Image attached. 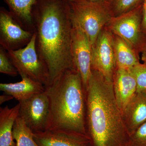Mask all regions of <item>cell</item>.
<instances>
[{
  "mask_svg": "<svg viewBox=\"0 0 146 146\" xmlns=\"http://www.w3.org/2000/svg\"><path fill=\"white\" fill-rule=\"evenodd\" d=\"M32 15L36 51L48 70L50 85L65 72L77 71L72 55L69 1L36 0Z\"/></svg>",
  "mask_w": 146,
  "mask_h": 146,
  "instance_id": "obj_1",
  "label": "cell"
},
{
  "mask_svg": "<svg viewBox=\"0 0 146 146\" xmlns=\"http://www.w3.org/2000/svg\"><path fill=\"white\" fill-rule=\"evenodd\" d=\"M36 37L34 32L30 41L25 48L8 51L7 53L21 78H29L46 86L49 84L48 72L37 53Z\"/></svg>",
  "mask_w": 146,
  "mask_h": 146,
  "instance_id": "obj_5",
  "label": "cell"
},
{
  "mask_svg": "<svg viewBox=\"0 0 146 146\" xmlns=\"http://www.w3.org/2000/svg\"><path fill=\"white\" fill-rule=\"evenodd\" d=\"M69 1L72 21L85 32L92 46L103 27L113 16L108 1Z\"/></svg>",
  "mask_w": 146,
  "mask_h": 146,
  "instance_id": "obj_4",
  "label": "cell"
},
{
  "mask_svg": "<svg viewBox=\"0 0 146 146\" xmlns=\"http://www.w3.org/2000/svg\"><path fill=\"white\" fill-rule=\"evenodd\" d=\"M20 107L19 103L12 108L8 106L0 108V146H16L12 131Z\"/></svg>",
  "mask_w": 146,
  "mask_h": 146,
  "instance_id": "obj_15",
  "label": "cell"
},
{
  "mask_svg": "<svg viewBox=\"0 0 146 146\" xmlns=\"http://www.w3.org/2000/svg\"><path fill=\"white\" fill-rule=\"evenodd\" d=\"M14 98L13 97L8 94H5L2 95L0 96V104H3L5 102L9 101Z\"/></svg>",
  "mask_w": 146,
  "mask_h": 146,
  "instance_id": "obj_24",
  "label": "cell"
},
{
  "mask_svg": "<svg viewBox=\"0 0 146 146\" xmlns=\"http://www.w3.org/2000/svg\"><path fill=\"white\" fill-rule=\"evenodd\" d=\"M113 83L115 98L122 112L136 93V78L130 70L117 68Z\"/></svg>",
  "mask_w": 146,
  "mask_h": 146,
  "instance_id": "obj_12",
  "label": "cell"
},
{
  "mask_svg": "<svg viewBox=\"0 0 146 146\" xmlns=\"http://www.w3.org/2000/svg\"><path fill=\"white\" fill-rule=\"evenodd\" d=\"M72 24V55L76 70L81 75L84 87L86 91L92 72V46L85 32L73 21Z\"/></svg>",
  "mask_w": 146,
  "mask_h": 146,
  "instance_id": "obj_9",
  "label": "cell"
},
{
  "mask_svg": "<svg viewBox=\"0 0 146 146\" xmlns=\"http://www.w3.org/2000/svg\"><path fill=\"white\" fill-rule=\"evenodd\" d=\"M86 97V129L92 146H129L130 135L117 103L113 82L92 69Z\"/></svg>",
  "mask_w": 146,
  "mask_h": 146,
  "instance_id": "obj_2",
  "label": "cell"
},
{
  "mask_svg": "<svg viewBox=\"0 0 146 146\" xmlns=\"http://www.w3.org/2000/svg\"><path fill=\"white\" fill-rule=\"evenodd\" d=\"M18 22L34 28L32 10L36 0H5Z\"/></svg>",
  "mask_w": 146,
  "mask_h": 146,
  "instance_id": "obj_17",
  "label": "cell"
},
{
  "mask_svg": "<svg viewBox=\"0 0 146 146\" xmlns=\"http://www.w3.org/2000/svg\"><path fill=\"white\" fill-rule=\"evenodd\" d=\"M142 4L127 13L112 16L108 23L111 32L123 39L133 48L146 49V35L142 30Z\"/></svg>",
  "mask_w": 146,
  "mask_h": 146,
  "instance_id": "obj_6",
  "label": "cell"
},
{
  "mask_svg": "<svg viewBox=\"0 0 146 146\" xmlns=\"http://www.w3.org/2000/svg\"><path fill=\"white\" fill-rule=\"evenodd\" d=\"M39 146H92L88 135L71 131L47 130L34 133Z\"/></svg>",
  "mask_w": 146,
  "mask_h": 146,
  "instance_id": "obj_11",
  "label": "cell"
},
{
  "mask_svg": "<svg viewBox=\"0 0 146 146\" xmlns=\"http://www.w3.org/2000/svg\"><path fill=\"white\" fill-rule=\"evenodd\" d=\"M45 87L49 102L46 130L71 131L88 135L86 91L80 73L67 71Z\"/></svg>",
  "mask_w": 146,
  "mask_h": 146,
  "instance_id": "obj_3",
  "label": "cell"
},
{
  "mask_svg": "<svg viewBox=\"0 0 146 146\" xmlns=\"http://www.w3.org/2000/svg\"><path fill=\"white\" fill-rule=\"evenodd\" d=\"M129 70L136 78V92H146V65L140 63Z\"/></svg>",
  "mask_w": 146,
  "mask_h": 146,
  "instance_id": "obj_20",
  "label": "cell"
},
{
  "mask_svg": "<svg viewBox=\"0 0 146 146\" xmlns=\"http://www.w3.org/2000/svg\"><path fill=\"white\" fill-rule=\"evenodd\" d=\"M129 146H146V122L130 135Z\"/></svg>",
  "mask_w": 146,
  "mask_h": 146,
  "instance_id": "obj_22",
  "label": "cell"
},
{
  "mask_svg": "<svg viewBox=\"0 0 146 146\" xmlns=\"http://www.w3.org/2000/svg\"><path fill=\"white\" fill-rule=\"evenodd\" d=\"M141 59L143 62V64L146 65V49L142 52V57Z\"/></svg>",
  "mask_w": 146,
  "mask_h": 146,
  "instance_id": "obj_25",
  "label": "cell"
},
{
  "mask_svg": "<svg viewBox=\"0 0 146 146\" xmlns=\"http://www.w3.org/2000/svg\"><path fill=\"white\" fill-rule=\"evenodd\" d=\"M91 69L99 72L109 81L113 82L117 65L114 37L110 31L102 30L92 46Z\"/></svg>",
  "mask_w": 146,
  "mask_h": 146,
  "instance_id": "obj_7",
  "label": "cell"
},
{
  "mask_svg": "<svg viewBox=\"0 0 146 146\" xmlns=\"http://www.w3.org/2000/svg\"><path fill=\"white\" fill-rule=\"evenodd\" d=\"M12 133L16 146H39L35 141L34 133L19 116L14 123Z\"/></svg>",
  "mask_w": 146,
  "mask_h": 146,
  "instance_id": "obj_18",
  "label": "cell"
},
{
  "mask_svg": "<svg viewBox=\"0 0 146 146\" xmlns=\"http://www.w3.org/2000/svg\"><path fill=\"white\" fill-rule=\"evenodd\" d=\"M34 32L22 28L13 14L3 7L0 10V44L7 51L27 44Z\"/></svg>",
  "mask_w": 146,
  "mask_h": 146,
  "instance_id": "obj_10",
  "label": "cell"
},
{
  "mask_svg": "<svg viewBox=\"0 0 146 146\" xmlns=\"http://www.w3.org/2000/svg\"><path fill=\"white\" fill-rule=\"evenodd\" d=\"M22 79L21 81L16 83L0 84V90L19 102L44 92L45 87L42 83L26 77Z\"/></svg>",
  "mask_w": 146,
  "mask_h": 146,
  "instance_id": "obj_14",
  "label": "cell"
},
{
  "mask_svg": "<svg viewBox=\"0 0 146 146\" xmlns=\"http://www.w3.org/2000/svg\"><path fill=\"white\" fill-rule=\"evenodd\" d=\"M122 114L130 136L146 122V92H136Z\"/></svg>",
  "mask_w": 146,
  "mask_h": 146,
  "instance_id": "obj_13",
  "label": "cell"
},
{
  "mask_svg": "<svg viewBox=\"0 0 146 146\" xmlns=\"http://www.w3.org/2000/svg\"><path fill=\"white\" fill-rule=\"evenodd\" d=\"M114 49L117 68L129 70L140 63L133 48L117 35L114 37Z\"/></svg>",
  "mask_w": 146,
  "mask_h": 146,
  "instance_id": "obj_16",
  "label": "cell"
},
{
  "mask_svg": "<svg viewBox=\"0 0 146 146\" xmlns=\"http://www.w3.org/2000/svg\"><path fill=\"white\" fill-rule=\"evenodd\" d=\"M143 0H108L113 16L122 15L143 3Z\"/></svg>",
  "mask_w": 146,
  "mask_h": 146,
  "instance_id": "obj_19",
  "label": "cell"
},
{
  "mask_svg": "<svg viewBox=\"0 0 146 146\" xmlns=\"http://www.w3.org/2000/svg\"><path fill=\"white\" fill-rule=\"evenodd\" d=\"M141 26L143 32L146 35V0H143L142 3V20Z\"/></svg>",
  "mask_w": 146,
  "mask_h": 146,
  "instance_id": "obj_23",
  "label": "cell"
},
{
  "mask_svg": "<svg viewBox=\"0 0 146 146\" xmlns=\"http://www.w3.org/2000/svg\"><path fill=\"white\" fill-rule=\"evenodd\" d=\"M18 116L33 133L46 130L49 114V102L45 91L19 102Z\"/></svg>",
  "mask_w": 146,
  "mask_h": 146,
  "instance_id": "obj_8",
  "label": "cell"
},
{
  "mask_svg": "<svg viewBox=\"0 0 146 146\" xmlns=\"http://www.w3.org/2000/svg\"><path fill=\"white\" fill-rule=\"evenodd\" d=\"M0 72L15 76L18 74V71L9 58L7 53L1 47L0 49Z\"/></svg>",
  "mask_w": 146,
  "mask_h": 146,
  "instance_id": "obj_21",
  "label": "cell"
},
{
  "mask_svg": "<svg viewBox=\"0 0 146 146\" xmlns=\"http://www.w3.org/2000/svg\"><path fill=\"white\" fill-rule=\"evenodd\" d=\"M74 1H85L89 2H103L108 1V0H70Z\"/></svg>",
  "mask_w": 146,
  "mask_h": 146,
  "instance_id": "obj_26",
  "label": "cell"
}]
</instances>
